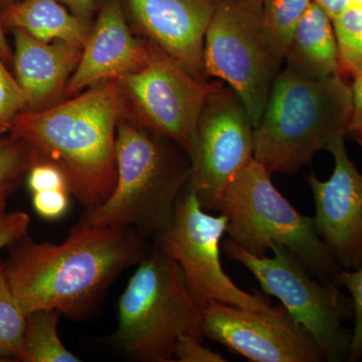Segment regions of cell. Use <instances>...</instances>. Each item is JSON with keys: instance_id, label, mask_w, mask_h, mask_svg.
<instances>
[{"instance_id": "cell-1", "label": "cell", "mask_w": 362, "mask_h": 362, "mask_svg": "<svg viewBox=\"0 0 362 362\" xmlns=\"http://www.w3.org/2000/svg\"><path fill=\"white\" fill-rule=\"evenodd\" d=\"M146 235L131 226L78 223L65 242H37L26 235L9 246L4 272L26 316L52 309L80 318L94 308L109 286L147 251Z\"/></svg>"}, {"instance_id": "cell-2", "label": "cell", "mask_w": 362, "mask_h": 362, "mask_svg": "<svg viewBox=\"0 0 362 362\" xmlns=\"http://www.w3.org/2000/svg\"><path fill=\"white\" fill-rule=\"evenodd\" d=\"M123 99L119 78L103 81L64 103L21 112L9 131L33 147L39 161L59 166L71 194L86 209H94L115 187L116 132Z\"/></svg>"}, {"instance_id": "cell-3", "label": "cell", "mask_w": 362, "mask_h": 362, "mask_svg": "<svg viewBox=\"0 0 362 362\" xmlns=\"http://www.w3.org/2000/svg\"><path fill=\"white\" fill-rule=\"evenodd\" d=\"M354 107L351 84L340 75L304 77L279 71L258 125L254 159L271 173H297L318 152L346 138Z\"/></svg>"}, {"instance_id": "cell-4", "label": "cell", "mask_w": 362, "mask_h": 362, "mask_svg": "<svg viewBox=\"0 0 362 362\" xmlns=\"http://www.w3.org/2000/svg\"><path fill=\"white\" fill-rule=\"evenodd\" d=\"M115 158L113 192L103 204L86 209L78 223L131 226L156 237L170 223L176 202L187 187L189 157L121 119L117 126Z\"/></svg>"}, {"instance_id": "cell-5", "label": "cell", "mask_w": 362, "mask_h": 362, "mask_svg": "<svg viewBox=\"0 0 362 362\" xmlns=\"http://www.w3.org/2000/svg\"><path fill=\"white\" fill-rule=\"evenodd\" d=\"M182 335L204 338L201 307L177 262L154 243L119 300L116 341L135 361L173 362Z\"/></svg>"}, {"instance_id": "cell-6", "label": "cell", "mask_w": 362, "mask_h": 362, "mask_svg": "<svg viewBox=\"0 0 362 362\" xmlns=\"http://www.w3.org/2000/svg\"><path fill=\"white\" fill-rule=\"evenodd\" d=\"M271 175L252 159L221 195L214 211L228 218V239L259 257L274 244L281 245L312 276L335 283L342 268L317 233L313 218L297 211L278 192Z\"/></svg>"}, {"instance_id": "cell-7", "label": "cell", "mask_w": 362, "mask_h": 362, "mask_svg": "<svg viewBox=\"0 0 362 362\" xmlns=\"http://www.w3.org/2000/svg\"><path fill=\"white\" fill-rule=\"evenodd\" d=\"M228 259L242 264L266 295L277 298L322 350L325 361H346L351 331L345 321L354 314L351 299L334 282L312 279L304 264L287 247L274 244L273 256H255L233 240H223Z\"/></svg>"}, {"instance_id": "cell-8", "label": "cell", "mask_w": 362, "mask_h": 362, "mask_svg": "<svg viewBox=\"0 0 362 362\" xmlns=\"http://www.w3.org/2000/svg\"><path fill=\"white\" fill-rule=\"evenodd\" d=\"M228 220L202 209L197 192L187 187L176 202L173 218L156 235V244L177 262L188 291L199 307L218 302L252 310L273 309L264 295L244 291L226 275L221 263V242Z\"/></svg>"}, {"instance_id": "cell-9", "label": "cell", "mask_w": 362, "mask_h": 362, "mask_svg": "<svg viewBox=\"0 0 362 362\" xmlns=\"http://www.w3.org/2000/svg\"><path fill=\"white\" fill-rule=\"evenodd\" d=\"M259 11L244 0H216L204 45V76L223 81L239 95L254 128L281 66L264 39Z\"/></svg>"}, {"instance_id": "cell-10", "label": "cell", "mask_w": 362, "mask_h": 362, "mask_svg": "<svg viewBox=\"0 0 362 362\" xmlns=\"http://www.w3.org/2000/svg\"><path fill=\"white\" fill-rule=\"evenodd\" d=\"M153 45L144 66L119 78L124 96L130 98L144 125L169 138L192 161L202 112L221 83L194 77Z\"/></svg>"}, {"instance_id": "cell-11", "label": "cell", "mask_w": 362, "mask_h": 362, "mask_svg": "<svg viewBox=\"0 0 362 362\" xmlns=\"http://www.w3.org/2000/svg\"><path fill=\"white\" fill-rule=\"evenodd\" d=\"M254 159V124L239 95L220 84L199 119L197 149L187 187L202 209L214 211L221 195Z\"/></svg>"}, {"instance_id": "cell-12", "label": "cell", "mask_w": 362, "mask_h": 362, "mask_svg": "<svg viewBox=\"0 0 362 362\" xmlns=\"http://www.w3.org/2000/svg\"><path fill=\"white\" fill-rule=\"evenodd\" d=\"M201 310L204 337L247 361H325L315 340L283 306L259 311L214 302L201 307Z\"/></svg>"}, {"instance_id": "cell-13", "label": "cell", "mask_w": 362, "mask_h": 362, "mask_svg": "<svg viewBox=\"0 0 362 362\" xmlns=\"http://www.w3.org/2000/svg\"><path fill=\"white\" fill-rule=\"evenodd\" d=\"M329 152L335 162L329 180L314 173L306 177L315 204L314 223L340 267L354 270L362 265V173L350 160L345 138Z\"/></svg>"}, {"instance_id": "cell-14", "label": "cell", "mask_w": 362, "mask_h": 362, "mask_svg": "<svg viewBox=\"0 0 362 362\" xmlns=\"http://www.w3.org/2000/svg\"><path fill=\"white\" fill-rule=\"evenodd\" d=\"M152 44L199 78H206L204 45L216 0H125Z\"/></svg>"}, {"instance_id": "cell-15", "label": "cell", "mask_w": 362, "mask_h": 362, "mask_svg": "<svg viewBox=\"0 0 362 362\" xmlns=\"http://www.w3.org/2000/svg\"><path fill=\"white\" fill-rule=\"evenodd\" d=\"M153 47L136 39L131 33L119 0H107L83 47L66 93L75 94L138 70L151 58Z\"/></svg>"}, {"instance_id": "cell-16", "label": "cell", "mask_w": 362, "mask_h": 362, "mask_svg": "<svg viewBox=\"0 0 362 362\" xmlns=\"http://www.w3.org/2000/svg\"><path fill=\"white\" fill-rule=\"evenodd\" d=\"M16 80L25 92V111L52 107L75 71L83 47L70 42H45L21 28H13Z\"/></svg>"}, {"instance_id": "cell-17", "label": "cell", "mask_w": 362, "mask_h": 362, "mask_svg": "<svg viewBox=\"0 0 362 362\" xmlns=\"http://www.w3.org/2000/svg\"><path fill=\"white\" fill-rule=\"evenodd\" d=\"M286 68L304 77L340 75L338 47L332 20L312 1L286 54Z\"/></svg>"}, {"instance_id": "cell-18", "label": "cell", "mask_w": 362, "mask_h": 362, "mask_svg": "<svg viewBox=\"0 0 362 362\" xmlns=\"http://www.w3.org/2000/svg\"><path fill=\"white\" fill-rule=\"evenodd\" d=\"M4 28H21L45 42H61L84 47L92 28L59 0H21L2 9Z\"/></svg>"}, {"instance_id": "cell-19", "label": "cell", "mask_w": 362, "mask_h": 362, "mask_svg": "<svg viewBox=\"0 0 362 362\" xmlns=\"http://www.w3.org/2000/svg\"><path fill=\"white\" fill-rule=\"evenodd\" d=\"M62 314L52 309L33 311L26 316L23 362H78L81 359L66 349L59 337Z\"/></svg>"}, {"instance_id": "cell-20", "label": "cell", "mask_w": 362, "mask_h": 362, "mask_svg": "<svg viewBox=\"0 0 362 362\" xmlns=\"http://www.w3.org/2000/svg\"><path fill=\"white\" fill-rule=\"evenodd\" d=\"M313 0H263L259 23L264 39L279 64L284 62L293 37Z\"/></svg>"}, {"instance_id": "cell-21", "label": "cell", "mask_w": 362, "mask_h": 362, "mask_svg": "<svg viewBox=\"0 0 362 362\" xmlns=\"http://www.w3.org/2000/svg\"><path fill=\"white\" fill-rule=\"evenodd\" d=\"M26 315L16 301L0 261V357L20 361L23 350Z\"/></svg>"}, {"instance_id": "cell-22", "label": "cell", "mask_w": 362, "mask_h": 362, "mask_svg": "<svg viewBox=\"0 0 362 362\" xmlns=\"http://www.w3.org/2000/svg\"><path fill=\"white\" fill-rule=\"evenodd\" d=\"M342 77L362 75V9L347 7L332 20Z\"/></svg>"}, {"instance_id": "cell-23", "label": "cell", "mask_w": 362, "mask_h": 362, "mask_svg": "<svg viewBox=\"0 0 362 362\" xmlns=\"http://www.w3.org/2000/svg\"><path fill=\"white\" fill-rule=\"evenodd\" d=\"M37 161L35 150L20 136L11 131L0 136V187L16 182Z\"/></svg>"}, {"instance_id": "cell-24", "label": "cell", "mask_w": 362, "mask_h": 362, "mask_svg": "<svg viewBox=\"0 0 362 362\" xmlns=\"http://www.w3.org/2000/svg\"><path fill=\"white\" fill-rule=\"evenodd\" d=\"M335 283L344 286L351 296L354 328L346 361L357 362L362 359V265L354 270L341 269L335 278Z\"/></svg>"}, {"instance_id": "cell-25", "label": "cell", "mask_w": 362, "mask_h": 362, "mask_svg": "<svg viewBox=\"0 0 362 362\" xmlns=\"http://www.w3.org/2000/svg\"><path fill=\"white\" fill-rule=\"evenodd\" d=\"M28 102L18 80L11 76L0 58V126L11 130L16 115L26 110Z\"/></svg>"}, {"instance_id": "cell-26", "label": "cell", "mask_w": 362, "mask_h": 362, "mask_svg": "<svg viewBox=\"0 0 362 362\" xmlns=\"http://www.w3.org/2000/svg\"><path fill=\"white\" fill-rule=\"evenodd\" d=\"M28 173L26 183L32 194L44 190H69L71 194L68 178L56 164L40 160L33 164Z\"/></svg>"}, {"instance_id": "cell-27", "label": "cell", "mask_w": 362, "mask_h": 362, "mask_svg": "<svg viewBox=\"0 0 362 362\" xmlns=\"http://www.w3.org/2000/svg\"><path fill=\"white\" fill-rule=\"evenodd\" d=\"M32 194L33 209L47 221L63 218L70 206L69 190H44Z\"/></svg>"}, {"instance_id": "cell-28", "label": "cell", "mask_w": 362, "mask_h": 362, "mask_svg": "<svg viewBox=\"0 0 362 362\" xmlns=\"http://www.w3.org/2000/svg\"><path fill=\"white\" fill-rule=\"evenodd\" d=\"M173 359L177 362H226L220 354L204 346L201 338L182 335L178 338L173 350Z\"/></svg>"}, {"instance_id": "cell-29", "label": "cell", "mask_w": 362, "mask_h": 362, "mask_svg": "<svg viewBox=\"0 0 362 362\" xmlns=\"http://www.w3.org/2000/svg\"><path fill=\"white\" fill-rule=\"evenodd\" d=\"M30 223V216L25 211H13L0 216V250L26 235Z\"/></svg>"}, {"instance_id": "cell-30", "label": "cell", "mask_w": 362, "mask_h": 362, "mask_svg": "<svg viewBox=\"0 0 362 362\" xmlns=\"http://www.w3.org/2000/svg\"><path fill=\"white\" fill-rule=\"evenodd\" d=\"M351 89L354 107L346 130V137H349L362 147V75L354 78Z\"/></svg>"}, {"instance_id": "cell-31", "label": "cell", "mask_w": 362, "mask_h": 362, "mask_svg": "<svg viewBox=\"0 0 362 362\" xmlns=\"http://www.w3.org/2000/svg\"><path fill=\"white\" fill-rule=\"evenodd\" d=\"M59 1L75 16L88 20L94 9L96 0H59Z\"/></svg>"}, {"instance_id": "cell-32", "label": "cell", "mask_w": 362, "mask_h": 362, "mask_svg": "<svg viewBox=\"0 0 362 362\" xmlns=\"http://www.w3.org/2000/svg\"><path fill=\"white\" fill-rule=\"evenodd\" d=\"M321 8L334 20L342 11L347 8V0H313Z\"/></svg>"}, {"instance_id": "cell-33", "label": "cell", "mask_w": 362, "mask_h": 362, "mask_svg": "<svg viewBox=\"0 0 362 362\" xmlns=\"http://www.w3.org/2000/svg\"><path fill=\"white\" fill-rule=\"evenodd\" d=\"M0 58L4 59L6 64H11L13 62V54L8 44H7L1 20H0Z\"/></svg>"}, {"instance_id": "cell-34", "label": "cell", "mask_w": 362, "mask_h": 362, "mask_svg": "<svg viewBox=\"0 0 362 362\" xmlns=\"http://www.w3.org/2000/svg\"><path fill=\"white\" fill-rule=\"evenodd\" d=\"M14 189H16V182L7 183L0 187V216L6 214L7 201Z\"/></svg>"}, {"instance_id": "cell-35", "label": "cell", "mask_w": 362, "mask_h": 362, "mask_svg": "<svg viewBox=\"0 0 362 362\" xmlns=\"http://www.w3.org/2000/svg\"><path fill=\"white\" fill-rule=\"evenodd\" d=\"M347 7L354 9H362V0H347Z\"/></svg>"}, {"instance_id": "cell-36", "label": "cell", "mask_w": 362, "mask_h": 362, "mask_svg": "<svg viewBox=\"0 0 362 362\" xmlns=\"http://www.w3.org/2000/svg\"><path fill=\"white\" fill-rule=\"evenodd\" d=\"M18 1H21V0H0V6L2 7V9H4L6 7L11 6V4Z\"/></svg>"}, {"instance_id": "cell-37", "label": "cell", "mask_w": 362, "mask_h": 362, "mask_svg": "<svg viewBox=\"0 0 362 362\" xmlns=\"http://www.w3.org/2000/svg\"><path fill=\"white\" fill-rule=\"evenodd\" d=\"M244 1L249 2V4H254L256 6H262V4H263V0H244Z\"/></svg>"}, {"instance_id": "cell-38", "label": "cell", "mask_w": 362, "mask_h": 362, "mask_svg": "<svg viewBox=\"0 0 362 362\" xmlns=\"http://www.w3.org/2000/svg\"><path fill=\"white\" fill-rule=\"evenodd\" d=\"M7 132H9L8 128L4 127V126H0V136L6 134Z\"/></svg>"}, {"instance_id": "cell-39", "label": "cell", "mask_w": 362, "mask_h": 362, "mask_svg": "<svg viewBox=\"0 0 362 362\" xmlns=\"http://www.w3.org/2000/svg\"><path fill=\"white\" fill-rule=\"evenodd\" d=\"M0 362H8L6 361V359L2 358V357H0Z\"/></svg>"}]
</instances>
